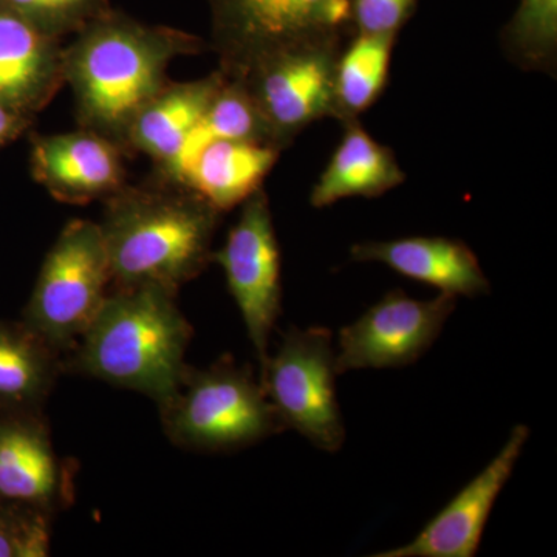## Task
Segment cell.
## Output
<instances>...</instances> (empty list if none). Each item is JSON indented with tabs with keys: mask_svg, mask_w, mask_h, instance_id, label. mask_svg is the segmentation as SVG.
I'll return each mask as SVG.
<instances>
[{
	"mask_svg": "<svg viewBox=\"0 0 557 557\" xmlns=\"http://www.w3.org/2000/svg\"><path fill=\"white\" fill-rule=\"evenodd\" d=\"M109 284L100 223L72 220L44 259L22 322L61 357L69 355L100 311Z\"/></svg>",
	"mask_w": 557,
	"mask_h": 557,
	"instance_id": "cell-5",
	"label": "cell"
},
{
	"mask_svg": "<svg viewBox=\"0 0 557 557\" xmlns=\"http://www.w3.org/2000/svg\"><path fill=\"white\" fill-rule=\"evenodd\" d=\"M504 44L527 69L555 67L557 0H520L504 30Z\"/></svg>",
	"mask_w": 557,
	"mask_h": 557,
	"instance_id": "cell-22",
	"label": "cell"
},
{
	"mask_svg": "<svg viewBox=\"0 0 557 557\" xmlns=\"http://www.w3.org/2000/svg\"><path fill=\"white\" fill-rule=\"evenodd\" d=\"M62 370L61 355L24 322L0 321V409L40 410Z\"/></svg>",
	"mask_w": 557,
	"mask_h": 557,
	"instance_id": "cell-19",
	"label": "cell"
},
{
	"mask_svg": "<svg viewBox=\"0 0 557 557\" xmlns=\"http://www.w3.org/2000/svg\"><path fill=\"white\" fill-rule=\"evenodd\" d=\"M394 33H358L336 62V116L357 119L383 91L391 67Z\"/></svg>",
	"mask_w": 557,
	"mask_h": 557,
	"instance_id": "cell-21",
	"label": "cell"
},
{
	"mask_svg": "<svg viewBox=\"0 0 557 557\" xmlns=\"http://www.w3.org/2000/svg\"><path fill=\"white\" fill-rule=\"evenodd\" d=\"M30 123V116L9 108L0 102V146L20 137L21 132Z\"/></svg>",
	"mask_w": 557,
	"mask_h": 557,
	"instance_id": "cell-26",
	"label": "cell"
},
{
	"mask_svg": "<svg viewBox=\"0 0 557 557\" xmlns=\"http://www.w3.org/2000/svg\"><path fill=\"white\" fill-rule=\"evenodd\" d=\"M281 148L271 143L215 141L183 170L177 185L207 201L220 214L244 203L273 170Z\"/></svg>",
	"mask_w": 557,
	"mask_h": 557,
	"instance_id": "cell-16",
	"label": "cell"
},
{
	"mask_svg": "<svg viewBox=\"0 0 557 557\" xmlns=\"http://www.w3.org/2000/svg\"><path fill=\"white\" fill-rule=\"evenodd\" d=\"M61 38L0 2V102L33 116L64 81Z\"/></svg>",
	"mask_w": 557,
	"mask_h": 557,
	"instance_id": "cell-14",
	"label": "cell"
},
{
	"mask_svg": "<svg viewBox=\"0 0 557 557\" xmlns=\"http://www.w3.org/2000/svg\"><path fill=\"white\" fill-rule=\"evenodd\" d=\"M160 413L171 442L196 453H234L285 429L260 379L230 355L207 369L189 368Z\"/></svg>",
	"mask_w": 557,
	"mask_h": 557,
	"instance_id": "cell-4",
	"label": "cell"
},
{
	"mask_svg": "<svg viewBox=\"0 0 557 557\" xmlns=\"http://www.w3.org/2000/svg\"><path fill=\"white\" fill-rule=\"evenodd\" d=\"M226 75L212 73L190 83H168L138 113L127 134L126 148L146 153L161 168L175 156L205 110L214 100Z\"/></svg>",
	"mask_w": 557,
	"mask_h": 557,
	"instance_id": "cell-17",
	"label": "cell"
},
{
	"mask_svg": "<svg viewBox=\"0 0 557 557\" xmlns=\"http://www.w3.org/2000/svg\"><path fill=\"white\" fill-rule=\"evenodd\" d=\"M332 160L311 190L314 208H325L348 197H379L405 182L394 152L370 137L355 120Z\"/></svg>",
	"mask_w": 557,
	"mask_h": 557,
	"instance_id": "cell-18",
	"label": "cell"
},
{
	"mask_svg": "<svg viewBox=\"0 0 557 557\" xmlns=\"http://www.w3.org/2000/svg\"><path fill=\"white\" fill-rule=\"evenodd\" d=\"M57 38L76 35L110 11L109 0H0Z\"/></svg>",
	"mask_w": 557,
	"mask_h": 557,
	"instance_id": "cell-23",
	"label": "cell"
},
{
	"mask_svg": "<svg viewBox=\"0 0 557 557\" xmlns=\"http://www.w3.org/2000/svg\"><path fill=\"white\" fill-rule=\"evenodd\" d=\"M200 46L188 33L141 24L113 10L90 22L64 49V81L81 126L126 148L132 123L170 83L171 62Z\"/></svg>",
	"mask_w": 557,
	"mask_h": 557,
	"instance_id": "cell-1",
	"label": "cell"
},
{
	"mask_svg": "<svg viewBox=\"0 0 557 557\" xmlns=\"http://www.w3.org/2000/svg\"><path fill=\"white\" fill-rule=\"evenodd\" d=\"M215 141H258L276 145L247 84L236 76L226 75L225 83L205 110L199 123L183 141L177 156L166 166L161 168L164 180L175 183L190 161Z\"/></svg>",
	"mask_w": 557,
	"mask_h": 557,
	"instance_id": "cell-20",
	"label": "cell"
},
{
	"mask_svg": "<svg viewBox=\"0 0 557 557\" xmlns=\"http://www.w3.org/2000/svg\"><path fill=\"white\" fill-rule=\"evenodd\" d=\"M350 256L357 262L384 263L401 276L456 298H478L491 292L474 251L463 242L448 237L362 242L351 247Z\"/></svg>",
	"mask_w": 557,
	"mask_h": 557,
	"instance_id": "cell-15",
	"label": "cell"
},
{
	"mask_svg": "<svg viewBox=\"0 0 557 557\" xmlns=\"http://www.w3.org/2000/svg\"><path fill=\"white\" fill-rule=\"evenodd\" d=\"M457 298L440 293L434 299L409 298L401 289L388 292L357 321L339 330L336 369H398L413 364L434 346Z\"/></svg>",
	"mask_w": 557,
	"mask_h": 557,
	"instance_id": "cell-10",
	"label": "cell"
},
{
	"mask_svg": "<svg viewBox=\"0 0 557 557\" xmlns=\"http://www.w3.org/2000/svg\"><path fill=\"white\" fill-rule=\"evenodd\" d=\"M72 494V474L39 410H5L0 417V502L53 516Z\"/></svg>",
	"mask_w": 557,
	"mask_h": 557,
	"instance_id": "cell-12",
	"label": "cell"
},
{
	"mask_svg": "<svg viewBox=\"0 0 557 557\" xmlns=\"http://www.w3.org/2000/svg\"><path fill=\"white\" fill-rule=\"evenodd\" d=\"M222 72L234 76L274 50L339 35L351 0H208Z\"/></svg>",
	"mask_w": 557,
	"mask_h": 557,
	"instance_id": "cell-8",
	"label": "cell"
},
{
	"mask_svg": "<svg viewBox=\"0 0 557 557\" xmlns=\"http://www.w3.org/2000/svg\"><path fill=\"white\" fill-rule=\"evenodd\" d=\"M32 172L39 185L65 203L108 199L124 186L121 146L89 129L36 137Z\"/></svg>",
	"mask_w": 557,
	"mask_h": 557,
	"instance_id": "cell-13",
	"label": "cell"
},
{
	"mask_svg": "<svg viewBox=\"0 0 557 557\" xmlns=\"http://www.w3.org/2000/svg\"><path fill=\"white\" fill-rule=\"evenodd\" d=\"M338 39L330 35L293 44L234 75L247 84L281 148L314 121L336 116Z\"/></svg>",
	"mask_w": 557,
	"mask_h": 557,
	"instance_id": "cell-7",
	"label": "cell"
},
{
	"mask_svg": "<svg viewBox=\"0 0 557 557\" xmlns=\"http://www.w3.org/2000/svg\"><path fill=\"white\" fill-rule=\"evenodd\" d=\"M51 518L38 509L0 502V557L49 556Z\"/></svg>",
	"mask_w": 557,
	"mask_h": 557,
	"instance_id": "cell-24",
	"label": "cell"
},
{
	"mask_svg": "<svg viewBox=\"0 0 557 557\" xmlns=\"http://www.w3.org/2000/svg\"><path fill=\"white\" fill-rule=\"evenodd\" d=\"M417 0H351L358 33H394L408 22Z\"/></svg>",
	"mask_w": 557,
	"mask_h": 557,
	"instance_id": "cell-25",
	"label": "cell"
},
{
	"mask_svg": "<svg viewBox=\"0 0 557 557\" xmlns=\"http://www.w3.org/2000/svg\"><path fill=\"white\" fill-rule=\"evenodd\" d=\"M211 262L225 273L262 369L270 357L271 332L282 313L281 249L263 189L242 203L239 220L225 245L212 252Z\"/></svg>",
	"mask_w": 557,
	"mask_h": 557,
	"instance_id": "cell-9",
	"label": "cell"
},
{
	"mask_svg": "<svg viewBox=\"0 0 557 557\" xmlns=\"http://www.w3.org/2000/svg\"><path fill=\"white\" fill-rule=\"evenodd\" d=\"M336 350L325 327H292L260 369V383L285 429L324 453H338L346 426L336 397Z\"/></svg>",
	"mask_w": 557,
	"mask_h": 557,
	"instance_id": "cell-6",
	"label": "cell"
},
{
	"mask_svg": "<svg viewBox=\"0 0 557 557\" xmlns=\"http://www.w3.org/2000/svg\"><path fill=\"white\" fill-rule=\"evenodd\" d=\"M530 428L518 424L474 479L450 498L416 537L401 547L375 553V557H474L479 553L483 531L498 496L511 479L523 448L530 440Z\"/></svg>",
	"mask_w": 557,
	"mask_h": 557,
	"instance_id": "cell-11",
	"label": "cell"
},
{
	"mask_svg": "<svg viewBox=\"0 0 557 557\" xmlns=\"http://www.w3.org/2000/svg\"><path fill=\"white\" fill-rule=\"evenodd\" d=\"M193 327L177 295L160 287L115 288L70 351L73 372L139 392L163 408L188 372Z\"/></svg>",
	"mask_w": 557,
	"mask_h": 557,
	"instance_id": "cell-3",
	"label": "cell"
},
{
	"mask_svg": "<svg viewBox=\"0 0 557 557\" xmlns=\"http://www.w3.org/2000/svg\"><path fill=\"white\" fill-rule=\"evenodd\" d=\"M220 212L177 183L123 188L100 223L115 288L160 287L177 295L211 262Z\"/></svg>",
	"mask_w": 557,
	"mask_h": 557,
	"instance_id": "cell-2",
	"label": "cell"
}]
</instances>
